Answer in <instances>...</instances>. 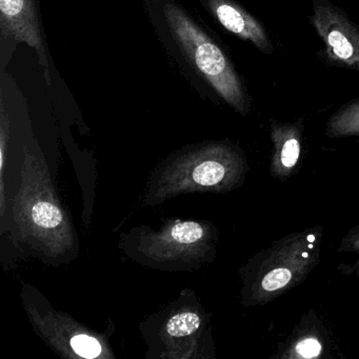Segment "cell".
<instances>
[{"label": "cell", "mask_w": 359, "mask_h": 359, "mask_svg": "<svg viewBox=\"0 0 359 359\" xmlns=\"http://www.w3.org/2000/svg\"><path fill=\"white\" fill-rule=\"evenodd\" d=\"M331 336L314 310L300 317L297 325L283 341L279 342L272 359H316L330 357Z\"/></svg>", "instance_id": "5b68a950"}, {"label": "cell", "mask_w": 359, "mask_h": 359, "mask_svg": "<svg viewBox=\"0 0 359 359\" xmlns=\"http://www.w3.org/2000/svg\"><path fill=\"white\" fill-rule=\"evenodd\" d=\"M323 226L290 233L258 252L243 268V304L264 306L302 285L320 259Z\"/></svg>", "instance_id": "7a4b0ae2"}, {"label": "cell", "mask_w": 359, "mask_h": 359, "mask_svg": "<svg viewBox=\"0 0 359 359\" xmlns=\"http://www.w3.org/2000/svg\"><path fill=\"white\" fill-rule=\"evenodd\" d=\"M304 129L302 119L296 121L271 119L270 136L273 150L270 174L272 177L285 182L298 169L302 159Z\"/></svg>", "instance_id": "52a82bcc"}, {"label": "cell", "mask_w": 359, "mask_h": 359, "mask_svg": "<svg viewBox=\"0 0 359 359\" xmlns=\"http://www.w3.org/2000/svg\"><path fill=\"white\" fill-rule=\"evenodd\" d=\"M159 13V33L165 35L170 50L231 108L243 116L249 114L247 89L222 48L173 0H163Z\"/></svg>", "instance_id": "6da1fadb"}, {"label": "cell", "mask_w": 359, "mask_h": 359, "mask_svg": "<svg viewBox=\"0 0 359 359\" xmlns=\"http://www.w3.org/2000/svg\"><path fill=\"white\" fill-rule=\"evenodd\" d=\"M0 35L3 50L26 43L35 50L41 66L48 68L47 51L35 0H0Z\"/></svg>", "instance_id": "277c9868"}, {"label": "cell", "mask_w": 359, "mask_h": 359, "mask_svg": "<svg viewBox=\"0 0 359 359\" xmlns=\"http://www.w3.org/2000/svg\"><path fill=\"white\" fill-rule=\"evenodd\" d=\"M311 22L325 43L327 60L359 72V27L330 0H312Z\"/></svg>", "instance_id": "3957f363"}, {"label": "cell", "mask_w": 359, "mask_h": 359, "mask_svg": "<svg viewBox=\"0 0 359 359\" xmlns=\"http://www.w3.org/2000/svg\"><path fill=\"white\" fill-rule=\"evenodd\" d=\"M216 22L234 36L252 43L266 55H272L274 45L264 25L241 7L236 0H199Z\"/></svg>", "instance_id": "8992f818"}, {"label": "cell", "mask_w": 359, "mask_h": 359, "mask_svg": "<svg viewBox=\"0 0 359 359\" xmlns=\"http://www.w3.org/2000/svg\"><path fill=\"white\" fill-rule=\"evenodd\" d=\"M201 325V317L198 315L184 312L175 315L168 321L167 331L173 337H184L196 332Z\"/></svg>", "instance_id": "30bf717a"}, {"label": "cell", "mask_w": 359, "mask_h": 359, "mask_svg": "<svg viewBox=\"0 0 359 359\" xmlns=\"http://www.w3.org/2000/svg\"><path fill=\"white\" fill-rule=\"evenodd\" d=\"M71 346L74 352L83 358L93 359L100 356L102 346L95 338L88 335L74 336L71 340Z\"/></svg>", "instance_id": "7c38bea8"}, {"label": "cell", "mask_w": 359, "mask_h": 359, "mask_svg": "<svg viewBox=\"0 0 359 359\" xmlns=\"http://www.w3.org/2000/svg\"><path fill=\"white\" fill-rule=\"evenodd\" d=\"M33 219L41 228L51 229L62 224V216L57 207L50 203H39L33 209Z\"/></svg>", "instance_id": "8fae6325"}, {"label": "cell", "mask_w": 359, "mask_h": 359, "mask_svg": "<svg viewBox=\"0 0 359 359\" xmlns=\"http://www.w3.org/2000/svg\"><path fill=\"white\" fill-rule=\"evenodd\" d=\"M338 252H348L354 254V262L351 264H340L338 270L346 275L359 277V224L351 229L340 241Z\"/></svg>", "instance_id": "9c48e42d"}, {"label": "cell", "mask_w": 359, "mask_h": 359, "mask_svg": "<svg viewBox=\"0 0 359 359\" xmlns=\"http://www.w3.org/2000/svg\"><path fill=\"white\" fill-rule=\"evenodd\" d=\"M325 135L331 138L359 136V97L331 115L325 126Z\"/></svg>", "instance_id": "ba28073f"}]
</instances>
